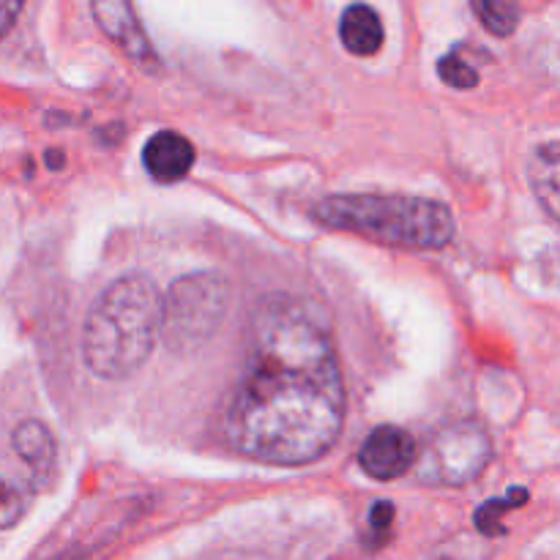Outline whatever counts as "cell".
<instances>
[{"instance_id": "cell-1", "label": "cell", "mask_w": 560, "mask_h": 560, "mask_svg": "<svg viewBox=\"0 0 560 560\" xmlns=\"http://www.w3.org/2000/svg\"><path fill=\"white\" fill-rule=\"evenodd\" d=\"M345 383L320 320L299 301L271 295L249 328L244 370L224 410L228 441L271 465H306L337 443Z\"/></svg>"}, {"instance_id": "cell-2", "label": "cell", "mask_w": 560, "mask_h": 560, "mask_svg": "<svg viewBox=\"0 0 560 560\" xmlns=\"http://www.w3.org/2000/svg\"><path fill=\"white\" fill-rule=\"evenodd\" d=\"M162 334V295L142 273L109 284L91 306L82 326V353L104 381L131 377L148 359Z\"/></svg>"}, {"instance_id": "cell-3", "label": "cell", "mask_w": 560, "mask_h": 560, "mask_svg": "<svg viewBox=\"0 0 560 560\" xmlns=\"http://www.w3.org/2000/svg\"><path fill=\"white\" fill-rule=\"evenodd\" d=\"M315 217L323 224L370 235L408 249H443L454 238L448 206L427 197L334 195L317 202Z\"/></svg>"}, {"instance_id": "cell-4", "label": "cell", "mask_w": 560, "mask_h": 560, "mask_svg": "<svg viewBox=\"0 0 560 560\" xmlns=\"http://www.w3.org/2000/svg\"><path fill=\"white\" fill-rule=\"evenodd\" d=\"M230 306V284L219 273H186L162 299V334L175 353H191L222 326Z\"/></svg>"}, {"instance_id": "cell-5", "label": "cell", "mask_w": 560, "mask_h": 560, "mask_svg": "<svg viewBox=\"0 0 560 560\" xmlns=\"http://www.w3.org/2000/svg\"><path fill=\"white\" fill-rule=\"evenodd\" d=\"M492 441L476 421H452L435 430L419 459V479L424 485L463 487L479 479L492 459Z\"/></svg>"}, {"instance_id": "cell-6", "label": "cell", "mask_w": 560, "mask_h": 560, "mask_svg": "<svg viewBox=\"0 0 560 560\" xmlns=\"http://www.w3.org/2000/svg\"><path fill=\"white\" fill-rule=\"evenodd\" d=\"M416 457H419V448H416L413 435L394 424H383L372 430V435L366 438L359 452V463L364 474H370L377 481L399 479L402 474H408L413 468Z\"/></svg>"}, {"instance_id": "cell-7", "label": "cell", "mask_w": 560, "mask_h": 560, "mask_svg": "<svg viewBox=\"0 0 560 560\" xmlns=\"http://www.w3.org/2000/svg\"><path fill=\"white\" fill-rule=\"evenodd\" d=\"M91 9L93 16H96V25L102 27V31L107 33L135 63H140L142 69H156V49L148 42L135 9H131V0H91Z\"/></svg>"}, {"instance_id": "cell-8", "label": "cell", "mask_w": 560, "mask_h": 560, "mask_svg": "<svg viewBox=\"0 0 560 560\" xmlns=\"http://www.w3.org/2000/svg\"><path fill=\"white\" fill-rule=\"evenodd\" d=\"M142 164L151 173V178L173 184V180L184 178L195 164V145L178 131H159L145 142Z\"/></svg>"}, {"instance_id": "cell-9", "label": "cell", "mask_w": 560, "mask_h": 560, "mask_svg": "<svg viewBox=\"0 0 560 560\" xmlns=\"http://www.w3.org/2000/svg\"><path fill=\"white\" fill-rule=\"evenodd\" d=\"M339 38L350 55L370 58V55L381 52L386 33H383V22L372 5L353 3L339 20Z\"/></svg>"}, {"instance_id": "cell-10", "label": "cell", "mask_w": 560, "mask_h": 560, "mask_svg": "<svg viewBox=\"0 0 560 560\" xmlns=\"http://www.w3.org/2000/svg\"><path fill=\"white\" fill-rule=\"evenodd\" d=\"M11 446L36 476H49L55 470V441L38 421H22L11 435Z\"/></svg>"}, {"instance_id": "cell-11", "label": "cell", "mask_w": 560, "mask_h": 560, "mask_svg": "<svg viewBox=\"0 0 560 560\" xmlns=\"http://www.w3.org/2000/svg\"><path fill=\"white\" fill-rule=\"evenodd\" d=\"M558 142H547L530 159V184H534L536 200L545 206L552 219L558 217Z\"/></svg>"}, {"instance_id": "cell-12", "label": "cell", "mask_w": 560, "mask_h": 560, "mask_svg": "<svg viewBox=\"0 0 560 560\" xmlns=\"http://www.w3.org/2000/svg\"><path fill=\"white\" fill-rule=\"evenodd\" d=\"M476 16L492 36H512L520 25V3L517 0H470Z\"/></svg>"}, {"instance_id": "cell-13", "label": "cell", "mask_w": 560, "mask_h": 560, "mask_svg": "<svg viewBox=\"0 0 560 560\" xmlns=\"http://www.w3.org/2000/svg\"><path fill=\"white\" fill-rule=\"evenodd\" d=\"M27 506H31V495L16 481L0 476V528H11L20 523Z\"/></svg>"}, {"instance_id": "cell-14", "label": "cell", "mask_w": 560, "mask_h": 560, "mask_svg": "<svg viewBox=\"0 0 560 560\" xmlns=\"http://www.w3.org/2000/svg\"><path fill=\"white\" fill-rule=\"evenodd\" d=\"M512 498H506V501H487L485 506L476 512V525H479L481 534L492 536V534H503V525H501V514L509 512V509H517L523 506L525 501H528V492L525 490H512L509 492Z\"/></svg>"}, {"instance_id": "cell-15", "label": "cell", "mask_w": 560, "mask_h": 560, "mask_svg": "<svg viewBox=\"0 0 560 560\" xmlns=\"http://www.w3.org/2000/svg\"><path fill=\"white\" fill-rule=\"evenodd\" d=\"M438 74H441V80L446 85L457 88V91H468V88H476V82H479V74L474 71V66L459 60L457 55H443L441 63H438Z\"/></svg>"}, {"instance_id": "cell-16", "label": "cell", "mask_w": 560, "mask_h": 560, "mask_svg": "<svg viewBox=\"0 0 560 560\" xmlns=\"http://www.w3.org/2000/svg\"><path fill=\"white\" fill-rule=\"evenodd\" d=\"M20 11H22V0H0V38L14 27Z\"/></svg>"}, {"instance_id": "cell-17", "label": "cell", "mask_w": 560, "mask_h": 560, "mask_svg": "<svg viewBox=\"0 0 560 560\" xmlns=\"http://www.w3.org/2000/svg\"><path fill=\"white\" fill-rule=\"evenodd\" d=\"M392 514H394L392 503H377V506L372 509V520H370V523L375 525V528H383V525L392 523Z\"/></svg>"}]
</instances>
